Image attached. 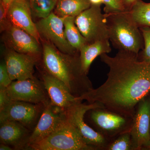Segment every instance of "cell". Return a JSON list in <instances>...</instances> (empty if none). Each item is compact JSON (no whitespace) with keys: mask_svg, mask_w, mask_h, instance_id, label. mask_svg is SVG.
Instances as JSON below:
<instances>
[{"mask_svg":"<svg viewBox=\"0 0 150 150\" xmlns=\"http://www.w3.org/2000/svg\"><path fill=\"white\" fill-rule=\"evenodd\" d=\"M109 67L104 83L80 97L89 103H98L102 108L133 117L137 105L150 92V73L148 64L139 55L118 51L114 57L100 56Z\"/></svg>","mask_w":150,"mask_h":150,"instance_id":"cell-1","label":"cell"},{"mask_svg":"<svg viewBox=\"0 0 150 150\" xmlns=\"http://www.w3.org/2000/svg\"><path fill=\"white\" fill-rule=\"evenodd\" d=\"M43 61L46 71L63 82L74 96L80 97L93 88L82 69L79 56L64 54L45 42Z\"/></svg>","mask_w":150,"mask_h":150,"instance_id":"cell-2","label":"cell"},{"mask_svg":"<svg viewBox=\"0 0 150 150\" xmlns=\"http://www.w3.org/2000/svg\"><path fill=\"white\" fill-rule=\"evenodd\" d=\"M105 15L109 40L115 48L139 55L144 44V39L139 27L131 18L128 9L121 12Z\"/></svg>","mask_w":150,"mask_h":150,"instance_id":"cell-3","label":"cell"},{"mask_svg":"<svg viewBox=\"0 0 150 150\" xmlns=\"http://www.w3.org/2000/svg\"><path fill=\"white\" fill-rule=\"evenodd\" d=\"M34 150H93L84 142L67 120L56 131L40 142L30 146Z\"/></svg>","mask_w":150,"mask_h":150,"instance_id":"cell-4","label":"cell"},{"mask_svg":"<svg viewBox=\"0 0 150 150\" xmlns=\"http://www.w3.org/2000/svg\"><path fill=\"white\" fill-rule=\"evenodd\" d=\"M90 119L96 131L108 141L131 131L133 117L112 112L102 108L89 110Z\"/></svg>","mask_w":150,"mask_h":150,"instance_id":"cell-5","label":"cell"},{"mask_svg":"<svg viewBox=\"0 0 150 150\" xmlns=\"http://www.w3.org/2000/svg\"><path fill=\"white\" fill-rule=\"evenodd\" d=\"M101 108L98 103H80L66 109L67 119L76 129L86 144L94 149H105L109 141L85 122L84 116L89 110Z\"/></svg>","mask_w":150,"mask_h":150,"instance_id":"cell-6","label":"cell"},{"mask_svg":"<svg viewBox=\"0 0 150 150\" xmlns=\"http://www.w3.org/2000/svg\"><path fill=\"white\" fill-rule=\"evenodd\" d=\"M100 6L91 5L75 18V24L88 43L110 40L107 19Z\"/></svg>","mask_w":150,"mask_h":150,"instance_id":"cell-7","label":"cell"},{"mask_svg":"<svg viewBox=\"0 0 150 150\" xmlns=\"http://www.w3.org/2000/svg\"><path fill=\"white\" fill-rule=\"evenodd\" d=\"M6 90L13 100L41 104L45 106L51 103L43 82L35 77L25 80L13 81Z\"/></svg>","mask_w":150,"mask_h":150,"instance_id":"cell-8","label":"cell"},{"mask_svg":"<svg viewBox=\"0 0 150 150\" xmlns=\"http://www.w3.org/2000/svg\"><path fill=\"white\" fill-rule=\"evenodd\" d=\"M44 107L43 105L11 100L0 109V123L6 121H16L30 130H33Z\"/></svg>","mask_w":150,"mask_h":150,"instance_id":"cell-9","label":"cell"},{"mask_svg":"<svg viewBox=\"0 0 150 150\" xmlns=\"http://www.w3.org/2000/svg\"><path fill=\"white\" fill-rule=\"evenodd\" d=\"M64 20V18L58 16L53 11L35 23L40 37L44 38L64 54L76 55L77 51L70 45L65 36Z\"/></svg>","mask_w":150,"mask_h":150,"instance_id":"cell-10","label":"cell"},{"mask_svg":"<svg viewBox=\"0 0 150 150\" xmlns=\"http://www.w3.org/2000/svg\"><path fill=\"white\" fill-rule=\"evenodd\" d=\"M67 120L66 109L51 103L45 106L35 128L31 132L28 148L48 137Z\"/></svg>","mask_w":150,"mask_h":150,"instance_id":"cell-11","label":"cell"},{"mask_svg":"<svg viewBox=\"0 0 150 150\" xmlns=\"http://www.w3.org/2000/svg\"><path fill=\"white\" fill-rule=\"evenodd\" d=\"M135 150L143 149L150 140V96L147 95L137 105L131 131Z\"/></svg>","mask_w":150,"mask_h":150,"instance_id":"cell-12","label":"cell"},{"mask_svg":"<svg viewBox=\"0 0 150 150\" xmlns=\"http://www.w3.org/2000/svg\"><path fill=\"white\" fill-rule=\"evenodd\" d=\"M38 56L22 54L11 50L6 54L5 62L12 81H23L35 78L34 67Z\"/></svg>","mask_w":150,"mask_h":150,"instance_id":"cell-13","label":"cell"},{"mask_svg":"<svg viewBox=\"0 0 150 150\" xmlns=\"http://www.w3.org/2000/svg\"><path fill=\"white\" fill-rule=\"evenodd\" d=\"M31 16L29 0H13L7 12L11 24L28 33L39 42L40 36Z\"/></svg>","mask_w":150,"mask_h":150,"instance_id":"cell-14","label":"cell"},{"mask_svg":"<svg viewBox=\"0 0 150 150\" xmlns=\"http://www.w3.org/2000/svg\"><path fill=\"white\" fill-rule=\"evenodd\" d=\"M42 78L51 104L67 109L82 102L80 97L74 96L64 83L57 78L46 71Z\"/></svg>","mask_w":150,"mask_h":150,"instance_id":"cell-15","label":"cell"},{"mask_svg":"<svg viewBox=\"0 0 150 150\" xmlns=\"http://www.w3.org/2000/svg\"><path fill=\"white\" fill-rule=\"evenodd\" d=\"M0 123L1 144L8 145L14 149L28 148L30 130L16 121H6Z\"/></svg>","mask_w":150,"mask_h":150,"instance_id":"cell-16","label":"cell"},{"mask_svg":"<svg viewBox=\"0 0 150 150\" xmlns=\"http://www.w3.org/2000/svg\"><path fill=\"white\" fill-rule=\"evenodd\" d=\"M6 31L7 43L12 50L22 54L38 56L40 52L39 42L32 35L11 24Z\"/></svg>","mask_w":150,"mask_h":150,"instance_id":"cell-17","label":"cell"},{"mask_svg":"<svg viewBox=\"0 0 150 150\" xmlns=\"http://www.w3.org/2000/svg\"><path fill=\"white\" fill-rule=\"evenodd\" d=\"M109 40L87 43L80 50V60L84 72L87 74L92 63L96 57L111 51Z\"/></svg>","mask_w":150,"mask_h":150,"instance_id":"cell-18","label":"cell"},{"mask_svg":"<svg viewBox=\"0 0 150 150\" xmlns=\"http://www.w3.org/2000/svg\"><path fill=\"white\" fill-rule=\"evenodd\" d=\"M91 6L89 0H58L54 12L60 17H76Z\"/></svg>","mask_w":150,"mask_h":150,"instance_id":"cell-19","label":"cell"},{"mask_svg":"<svg viewBox=\"0 0 150 150\" xmlns=\"http://www.w3.org/2000/svg\"><path fill=\"white\" fill-rule=\"evenodd\" d=\"M74 17L64 18V25L65 36L70 45L77 51H79L87 42L75 24Z\"/></svg>","mask_w":150,"mask_h":150,"instance_id":"cell-20","label":"cell"},{"mask_svg":"<svg viewBox=\"0 0 150 150\" xmlns=\"http://www.w3.org/2000/svg\"><path fill=\"white\" fill-rule=\"evenodd\" d=\"M128 10L131 18L139 27H150V3L137 0Z\"/></svg>","mask_w":150,"mask_h":150,"instance_id":"cell-21","label":"cell"},{"mask_svg":"<svg viewBox=\"0 0 150 150\" xmlns=\"http://www.w3.org/2000/svg\"><path fill=\"white\" fill-rule=\"evenodd\" d=\"M58 0H29L31 13L40 19L45 18L53 12Z\"/></svg>","mask_w":150,"mask_h":150,"instance_id":"cell-22","label":"cell"},{"mask_svg":"<svg viewBox=\"0 0 150 150\" xmlns=\"http://www.w3.org/2000/svg\"><path fill=\"white\" fill-rule=\"evenodd\" d=\"M105 150H134L130 131L119 135L108 143Z\"/></svg>","mask_w":150,"mask_h":150,"instance_id":"cell-23","label":"cell"},{"mask_svg":"<svg viewBox=\"0 0 150 150\" xmlns=\"http://www.w3.org/2000/svg\"><path fill=\"white\" fill-rule=\"evenodd\" d=\"M143 35L144 48L142 54V62L150 64V27L139 28Z\"/></svg>","mask_w":150,"mask_h":150,"instance_id":"cell-24","label":"cell"},{"mask_svg":"<svg viewBox=\"0 0 150 150\" xmlns=\"http://www.w3.org/2000/svg\"><path fill=\"white\" fill-rule=\"evenodd\" d=\"M105 5V14L118 13L127 9L122 0H102Z\"/></svg>","mask_w":150,"mask_h":150,"instance_id":"cell-25","label":"cell"},{"mask_svg":"<svg viewBox=\"0 0 150 150\" xmlns=\"http://www.w3.org/2000/svg\"><path fill=\"white\" fill-rule=\"evenodd\" d=\"M12 81L10 77L5 62H1L0 65V88H6Z\"/></svg>","mask_w":150,"mask_h":150,"instance_id":"cell-26","label":"cell"},{"mask_svg":"<svg viewBox=\"0 0 150 150\" xmlns=\"http://www.w3.org/2000/svg\"><path fill=\"white\" fill-rule=\"evenodd\" d=\"M10 22L9 21L7 12L1 3H0V28L1 31L6 30L11 26Z\"/></svg>","mask_w":150,"mask_h":150,"instance_id":"cell-27","label":"cell"},{"mask_svg":"<svg viewBox=\"0 0 150 150\" xmlns=\"http://www.w3.org/2000/svg\"><path fill=\"white\" fill-rule=\"evenodd\" d=\"M11 99L6 90V88H0V109L6 106Z\"/></svg>","mask_w":150,"mask_h":150,"instance_id":"cell-28","label":"cell"},{"mask_svg":"<svg viewBox=\"0 0 150 150\" xmlns=\"http://www.w3.org/2000/svg\"><path fill=\"white\" fill-rule=\"evenodd\" d=\"M13 1V0H2L1 1H0V3H1L2 4L6 12H7L9 6Z\"/></svg>","mask_w":150,"mask_h":150,"instance_id":"cell-29","label":"cell"},{"mask_svg":"<svg viewBox=\"0 0 150 150\" xmlns=\"http://www.w3.org/2000/svg\"><path fill=\"white\" fill-rule=\"evenodd\" d=\"M137 0H122L126 8L128 9Z\"/></svg>","mask_w":150,"mask_h":150,"instance_id":"cell-30","label":"cell"},{"mask_svg":"<svg viewBox=\"0 0 150 150\" xmlns=\"http://www.w3.org/2000/svg\"><path fill=\"white\" fill-rule=\"evenodd\" d=\"M0 150H13L12 148L10 146L4 144H1L0 145Z\"/></svg>","mask_w":150,"mask_h":150,"instance_id":"cell-31","label":"cell"},{"mask_svg":"<svg viewBox=\"0 0 150 150\" xmlns=\"http://www.w3.org/2000/svg\"><path fill=\"white\" fill-rule=\"evenodd\" d=\"M91 5H101L103 4L102 0H89Z\"/></svg>","mask_w":150,"mask_h":150,"instance_id":"cell-32","label":"cell"},{"mask_svg":"<svg viewBox=\"0 0 150 150\" xmlns=\"http://www.w3.org/2000/svg\"><path fill=\"white\" fill-rule=\"evenodd\" d=\"M143 149H148L150 150V140L148 142L147 144L145 145Z\"/></svg>","mask_w":150,"mask_h":150,"instance_id":"cell-33","label":"cell"},{"mask_svg":"<svg viewBox=\"0 0 150 150\" xmlns=\"http://www.w3.org/2000/svg\"><path fill=\"white\" fill-rule=\"evenodd\" d=\"M148 68H149V71L150 73V64L148 65Z\"/></svg>","mask_w":150,"mask_h":150,"instance_id":"cell-34","label":"cell"},{"mask_svg":"<svg viewBox=\"0 0 150 150\" xmlns=\"http://www.w3.org/2000/svg\"><path fill=\"white\" fill-rule=\"evenodd\" d=\"M2 1V0H0V1Z\"/></svg>","mask_w":150,"mask_h":150,"instance_id":"cell-35","label":"cell"}]
</instances>
